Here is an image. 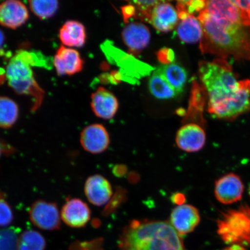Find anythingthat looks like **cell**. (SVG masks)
Returning <instances> with one entry per match:
<instances>
[{"label":"cell","instance_id":"cell-17","mask_svg":"<svg viewBox=\"0 0 250 250\" xmlns=\"http://www.w3.org/2000/svg\"><path fill=\"white\" fill-rule=\"evenodd\" d=\"M90 104L96 116L104 120L113 118L119 107L116 97L103 87H99L92 94Z\"/></svg>","mask_w":250,"mask_h":250},{"label":"cell","instance_id":"cell-10","mask_svg":"<svg viewBox=\"0 0 250 250\" xmlns=\"http://www.w3.org/2000/svg\"><path fill=\"white\" fill-rule=\"evenodd\" d=\"M206 133L201 125L190 123L181 126L176 134V145L180 149L187 152H196L205 145Z\"/></svg>","mask_w":250,"mask_h":250},{"label":"cell","instance_id":"cell-25","mask_svg":"<svg viewBox=\"0 0 250 250\" xmlns=\"http://www.w3.org/2000/svg\"><path fill=\"white\" fill-rule=\"evenodd\" d=\"M148 85L150 92L158 99H171L179 95L156 70L150 77Z\"/></svg>","mask_w":250,"mask_h":250},{"label":"cell","instance_id":"cell-18","mask_svg":"<svg viewBox=\"0 0 250 250\" xmlns=\"http://www.w3.org/2000/svg\"><path fill=\"white\" fill-rule=\"evenodd\" d=\"M179 19L178 12L173 5L161 1L152 12L150 23L159 32L167 33L176 27Z\"/></svg>","mask_w":250,"mask_h":250},{"label":"cell","instance_id":"cell-35","mask_svg":"<svg viewBox=\"0 0 250 250\" xmlns=\"http://www.w3.org/2000/svg\"><path fill=\"white\" fill-rule=\"evenodd\" d=\"M15 152L14 147L7 143L0 140V156L2 154L5 155H11Z\"/></svg>","mask_w":250,"mask_h":250},{"label":"cell","instance_id":"cell-42","mask_svg":"<svg viewBox=\"0 0 250 250\" xmlns=\"http://www.w3.org/2000/svg\"></svg>","mask_w":250,"mask_h":250},{"label":"cell","instance_id":"cell-24","mask_svg":"<svg viewBox=\"0 0 250 250\" xmlns=\"http://www.w3.org/2000/svg\"><path fill=\"white\" fill-rule=\"evenodd\" d=\"M19 107L13 100L0 96V128L9 129L17 123L19 117Z\"/></svg>","mask_w":250,"mask_h":250},{"label":"cell","instance_id":"cell-34","mask_svg":"<svg viewBox=\"0 0 250 250\" xmlns=\"http://www.w3.org/2000/svg\"><path fill=\"white\" fill-rule=\"evenodd\" d=\"M158 58L163 65L171 63L174 59V55L171 49L163 48L158 52Z\"/></svg>","mask_w":250,"mask_h":250},{"label":"cell","instance_id":"cell-21","mask_svg":"<svg viewBox=\"0 0 250 250\" xmlns=\"http://www.w3.org/2000/svg\"><path fill=\"white\" fill-rule=\"evenodd\" d=\"M178 95L184 91L188 80L187 70L177 62L162 65L156 70Z\"/></svg>","mask_w":250,"mask_h":250},{"label":"cell","instance_id":"cell-9","mask_svg":"<svg viewBox=\"0 0 250 250\" xmlns=\"http://www.w3.org/2000/svg\"><path fill=\"white\" fill-rule=\"evenodd\" d=\"M80 142L86 151L98 154L108 148L110 139L105 127L101 124H95L84 128L81 133Z\"/></svg>","mask_w":250,"mask_h":250},{"label":"cell","instance_id":"cell-30","mask_svg":"<svg viewBox=\"0 0 250 250\" xmlns=\"http://www.w3.org/2000/svg\"><path fill=\"white\" fill-rule=\"evenodd\" d=\"M161 1H133L129 2L135 8V17L145 22L150 23L152 12Z\"/></svg>","mask_w":250,"mask_h":250},{"label":"cell","instance_id":"cell-16","mask_svg":"<svg viewBox=\"0 0 250 250\" xmlns=\"http://www.w3.org/2000/svg\"><path fill=\"white\" fill-rule=\"evenodd\" d=\"M214 17L229 21L230 23L249 26L243 17L241 11L228 0H212L206 1V7L203 9Z\"/></svg>","mask_w":250,"mask_h":250},{"label":"cell","instance_id":"cell-4","mask_svg":"<svg viewBox=\"0 0 250 250\" xmlns=\"http://www.w3.org/2000/svg\"><path fill=\"white\" fill-rule=\"evenodd\" d=\"M31 67L29 62L18 51L8 62L5 71L6 77L9 86L16 93L32 97L33 107L38 109L42 104L45 92L34 78Z\"/></svg>","mask_w":250,"mask_h":250},{"label":"cell","instance_id":"cell-3","mask_svg":"<svg viewBox=\"0 0 250 250\" xmlns=\"http://www.w3.org/2000/svg\"><path fill=\"white\" fill-rule=\"evenodd\" d=\"M118 243L120 250H185L180 234L163 221L133 220Z\"/></svg>","mask_w":250,"mask_h":250},{"label":"cell","instance_id":"cell-19","mask_svg":"<svg viewBox=\"0 0 250 250\" xmlns=\"http://www.w3.org/2000/svg\"><path fill=\"white\" fill-rule=\"evenodd\" d=\"M124 42L132 53H139L148 46L151 34L148 27L140 23H130L122 33Z\"/></svg>","mask_w":250,"mask_h":250},{"label":"cell","instance_id":"cell-28","mask_svg":"<svg viewBox=\"0 0 250 250\" xmlns=\"http://www.w3.org/2000/svg\"><path fill=\"white\" fill-rule=\"evenodd\" d=\"M20 229L11 227L0 230V250H18Z\"/></svg>","mask_w":250,"mask_h":250},{"label":"cell","instance_id":"cell-11","mask_svg":"<svg viewBox=\"0 0 250 250\" xmlns=\"http://www.w3.org/2000/svg\"><path fill=\"white\" fill-rule=\"evenodd\" d=\"M200 221L199 212L192 205L177 206L171 211L170 224L181 236L193 232Z\"/></svg>","mask_w":250,"mask_h":250},{"label":"cell","instance_id":"cell-38","mask_svg":"<svg viewBox=\"0 0 250 250\" xmlns=\"http://www.w3.org/2000/svg\"><path fill=\"white\" fill-rule=\"evenodd\" d=\"M222 250H247L243 246L240 245H230L229 247H227V248Z\"/></svg>","mask_w":250,"mask_h":250},{"label":"cell","instance_id":"cell-22","mask_svg":"<svg viewBox=\"0 0 250 250\" xmlns=\"http://www.w3.org/2000/svg\"><path fill=\"white\" fill-rule=\"evenodd\" d=\"M177 34L181 42L185 43L201 42L203 34L201 21L195 16H188L178 24Z\"/></svg>","mask_w":250,"mask_h":250},{"label":"cell","instance_id":"cell-5","mask_svg":"<svg viewBox=\"0 0 250 250\" xmlns=\"http://www.w3.org/2000/svg\"><path fill=\"white\" fill-rule=\"evenodd\" d=\"M217 232L228 245H250V206L223 212L217 221Z\"/></svg>","mask_w":250,"mask_h":250},{"label":"cell","instance_id":"cell-41","mask_svg":"<svg viewBox=\"0 0 250 250\" xmlns=\"http://www.w3.org/2000/svg\"><path fill=\"white\" fill-rule=\"evenodd\" d=\"M249 194H250V189H249Z\"/></svg>","mask_w":250,"mask_h":250},{"label":"cell","instance_id":"cell-23","mask_svg":"<svg viewBox=\"0 0 250 250\" xmlns=\"http://www.w3.org/2000/svg\"><path fill=\"white\" fill-rule=\"evenodd\" d=\"M205 91L202 85L196 81H193L191 90V94L189 99L188 109L186 114L185 123H193L198 124V121L203 122L202 111L203 108V95ZM199 125V124H198Z\"/></svg>","mask_w":250,"mask_h":250},{"label":"cell","instance_id":"cell-13","mask_svg":"<svg viewBox=\"0 0 250 250\" xmlns=\"http://www.w3.org/2000/svg\"><path fill=\"white\" fill-rule=\"evenodd\" d=\"M59 76H73L83 70L84 62L77 50L62 46L53 61Z\"/></svg>","mask_w":250,"mask_h":250},{"label":"cell","instance_id":"cell-20","mask_svg":"<svg viewBox=\"0 0 250 250\" xmlns=\"http://www.w3.org/2000/svg\"><path fill=\"white\" fill-rule=\"evenodd\" d=\"M86 31L83 23L77 21H67L59 30V39L68 48H81L85 44Z\"/></svg>","mask_w":250,"mask_h":250},{"label":"cell","instance_id":"cell-8","mask_svg":"<svg viewBox=\"0 0 250 250\" xmlns=\"http://www.w3.org/2000/svg\"><path fill=\"white\" fill-rule=\"evenodd\" d=\"M244 184L238 175L228 173L216 181L214 186V194L219 202L223 205H231L242 199Z\"/></svg>","mask_w":250,"mask_h":250},{"label":"cell","instance_id":"cell-36","mask_svg":"<svg viewBox=\"0 0 250 250\" xmlns=\"http://www.w3.org/2000/svg\"><path fill=\"white\" fill-rule=\"evenodd\" d=\"M123 12L124 20L127 21L128 19L135 15V8L132 4L124 6L123 8Z\"/></svg>","mask_w":250,"mask_h":250},{"label":"cell","instance_id":"cell-39","mask_svg":"<svg viewBox=\"0 0 250 250\" xmlns=\"http://www.w3.org/2000/svg\"><path fill=\"white\" fill-rule=\"evenodd\" d=\"M5 35L1 30H0V49L2 48L5 42Z\"/></svg>","mask_w":250,"mask_h":250},{"label":"cell","instance_id":"cell-2","mask_svg":"<svg viewBox=\"0 0 250 250\" xmlns=\"http://www.w3.org/2000/svg\"><path fill=\"white\" fill-rule=\"evenodd\" d=\"M198 18L203 30L200 42L203 54L223 59L233 56L237 60H250V26L230 23L204 10Z\"/></svg>","mask_w":250,"mask_h":250},{"label":"cell","instance_id":"cell-12","mask_svg":"<svg viewBox=\"0 0 250 250\" xmlns=\"http://www.w3.org/2000/svg\"><path fill=\"white\" fill-rule=\"evenodd\" d=\"M90 215L89 206L78 198L67 199L61 210L62 220L67 226L74 228L85 227L90 220Z\"/></svg>","mask_w":250,"mask_h":250},{"label":"cell","instance_id":"cell-6","mask_svg":"<svg viewBox=\"0 0 250 250\" xmlns=\"http://www.w3.org/2000/svg\"><path fill=\"white\" fill-rule=\"evenodd\" d=\"M102 48L109 62H117L119 66L124 68L122 77L127 82L134 83L131 77L134 78L145 77L152 70L150 65L115 48L110 42L107 41L103 43Z\"/></svg>","mask_w":250,"mask_h":250},{"label":"cell","instance_id":"cell-32","mask_svg":"<svg viewBox=\"0 0 250 250\" xmlns=\"http://www.w3.org/2000/svg\"><path fill=\"white\" fill-rule=\"evenodd\" d=\"M103 239L100 237L90 241H75L69 247L70 250H102Z\"/></svg>","mask_w":250,"mask_h":250},{"label":"cell","instance_id":"cell-29","mask_svg":"<svg viewBox=\"0 0 250 250\" xmlns=\"http://www.w3.org/2000/svg\"><path fill=\"white\" fill-rule=\"evenodd\" d=\"M206 4V1H202V0L177 1V9L179 19L182 20L196 12L201 13L205 9Z\"/></svg>","mask_w":250,"mask_h":250},{"label":"cell","instance_id":"cell-33","mask_svg":"<svg viewBox=\"0 0 250 250\" xmlns=\"http://www.w3.org/2000/svg\"><path fill=\"white\" fill-rule=\"evenodd\" d=\"M234 5L240 9L247 23L250 26V0L246 1H232Z\"/></svg>","mask_w":250,"mask_h":250},{"label":"cell","instance_id":"cell-14","mask_svg":"<svg viewBox=\"0 0 250 250\" xmlns=\"http://www.w3.org/2000/svg\"><path fill=\"white\" fill-rule=\"evenodd\" d=\"M26 6L17 0H8L0 4V24L8 29H16L29 20Z\"/></svg>","mask_w":250,"mask_h":250},{"label":"cell","instance_id":"cell-27","mask_svg":"<svg viewBox=\"0 0 250 250\" xmlns=\"http://www.w3.org/2000/svg\"><path fill=\"white\" fill-rule=\"evenodd\" d=\"M29 7L33 13L40 20H45L55 15L59 9V2L46 0V1H29Z\"/></svg>","mask_w":250,"mask_h":250},{"label":"cell","instance_id":"cell-26","mask_svg":"<svg viewBox=\"0 0 250 250\" xmlns=\"http://www.w3.org/2000/svg\"><path fill=\"white\" fill-rule=\"evenodd\" d=\"M46 240L42 234L36 230H25L18 239V250H45Z\"/></svg>","mask_w":250,"mask_h":250},{"label":"cell","instance_id":"cell-40","mask_svg":"<svg viewBox=\"0 0 250 250\" xmlns=\"http://www.w3.org/2000/svg\"><path fill=\"white\" fill-rule=\"evenodd\" d=\"M6 71L2 69V68H0V84L4 83Z\"/></svg>","mask_w":250,"mask_h":250},{"label":"cell","instance_id":"cell-15","mask_svg":"<svg viewBox=\"0 0 250 250\" xmlns=\"http://www.w3.org/2000/svg\"><path fill=\"white\" fill-rule=\"evenodd\" d=\"M84 192L88 201L97 206L105 205L112 195L110 183L99 174L87 178L84 186Z\"/></svg>","mask_w":250,"mask_h":250},{"label":"cell","instance_id":"cell-37","mask_svg":"<svg viewBox=\"0 0 250 250\" xmlns=\"http://www.w3.org/2000/svg\"><path fill=\"white\" fill-rule=\"evenodd\" d=\"M171 201L178 206L184 204L186 202V196L183 193H176L172 195L171 197Z\"/></svg>","mask_w":250,"mask_h":250},{"label":"cell","instance_id":"cell-1","mask_svg":"<svg viewBox=\"0 0 250 250\" xmlns=\"http://www.w3.org/2000/svg\"><path fill=\"white\" fill-rule=\"evenodd\" d=\"M199 76L212 117L231 121L250 110V81L237 80L224 59L200 62Z\"/></svg>","mask_w":250,"mask_h":250},{"label":"cell","instance_id":"cell-7","mask_svg":"<svg viewBox=\"0 0 250 250\" xmlns=\"http://www.w3.org/2000/svg\"><path fill=\"white\" fill-rule=\"evenodd\" d=\"M30 220L41 229L55 230L60 229V214L57 204L43 200L34 202L29 208Z\"/></svg>","mask_w":250,"mask_h":250},{"label":"cell","instance_id":"cell-31","mask_svg":"<svg viewBox=\"0 0 250 250\" xmlns=\"http://www.w3.org/2000/svg\"><path fill=\"white\" fill-rule=\"evenodd\" d=\"M14 218L13 210L5 199V193L0 191V227L8 226Z\"/></svg>","mask_w":250,"mask_h":250}]
</instances>
